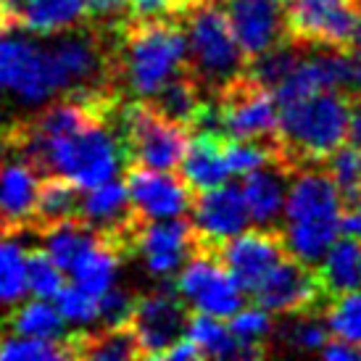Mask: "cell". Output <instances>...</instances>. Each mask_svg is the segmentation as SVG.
<instances>
[{
	"label": "cell",
	"instance_id": "43",
	"mask_svg": "<svg viewBox=\"0 0 361 361\" xmlns=\"http://www.w3.org/2000/svg\"><path fill=\"white\" fill-rule=\"evenodd\" d=\"M0 27H11V30H16V27H13V21H11L8 0H0Z\"/></svg>",
	"mask_w": 361,
	"mask_h": 361
},
{
	"label": "cell",
	"instance_id": "8",
	"mask_svg": "<svg viewBox=\"0 0 361 361\" xmlns=\"http://www.w3.org/2000/svg\"><path fill=\"white\" fill-rule=\"evenodd\" d=\"M216 101H219L227 137L261 142L280 140L277 95H271L269 87L261 85L248 69L227 82L216 92Z\"/></svg>",
	"mask_w": 361,
	"mask_h": 361
},
{
	"label": "cell",
	"instance_id": "37",
	"mask_svg": "<svg viewBox=\"0 0 361 361\" xmlns=\"http://www.w3.org/2000/svg\"><path fill=\"white\" fill-rule=\"evenodd\" d=\"M135 306H137V298L130 290L111 288V290H106L101 295V314H98V319H103L106 327H127Z\"/></svg>",
	"mask_w": 361,
	"mask_h": 361
},
{
	"label": "cell",
	"instance_id": "35",
	"mask_svg": "<svg viewBox=\"0 0 361 361\" xmlns=\"http://www.w3.org/2000/svg\"><path fill=\"white\" fill-rule=\"evenodd\" d=\"M27 274H30V290L37 298H56L63 290V269L45 248L27 253Z\"/></svg>",
	"mask_w": 361,
	"mask_h": 361
},
{
	"label": "cell",
	"instance_id": "11",
	"mask_svg": "<svg viewBox=\"0 0 361 361\" xmlns=\"http://www.w3.org/2000/svg\"><path fill=\"white\" fill-rule=\"evenodd\" d=\"M190 317L188 301L182 295L161 288L151 295L137 298L127 327L137 341L142 359H164L171 345L188 335Z\"/></svg>",
	"mask_w": 361,
	"mask_h": 361
},
{
	"label": "cell",
	"instance_id": "29",
	"mask_svg": "<svg viewBox=\"0 0 361 361\" xmlns=\"http://www.w3.org/2000/svg\"><path fill=\"white\" fill-rule=\"evenodd\" d=\"M232 332L240 341V359H264L269 353L267 338H271V319L264 306L240 309L230 322Z\"/></svg>",
	"mask_w": 361,
	"mask_h": 361
},
{
	"label": "cell",
	"instance_id": "3",
	"mask_svg": "<svg viewBox=\"0 0 361 361\" xmlns=\"http://www.w3.org/2000/svg\"><path fill=\"white\" fill-rule=\"evenodd\" d=\"M182 19H130L119 37L121 90L151 98L188 66V30Z\"/></svg>",
	"mask_w": 361,
	"mask_h": 361
},
{
	"label": "cell",
	"instance_id": "12",
	"mask_svg": "<svg viewBox=\"0 0 361 361\" xmlns=\"http://www.w3.org/2000/svg\"><path fill=\"white\" fill-rule=\"evenodd\" d=\"M216 248L209 240H203L195 221L188 219H145L137 230V253H140L151 274L169 277L174 269H180L185 261H190L198 251Z\"/></svg>",
	"mask_w": 361,
	"mask_h": 361
},
{
	"label": "cell",
	"instance_id": "9",
	"mask_svg": "<svg viewBox=\"0 0 361 361\" xmlns=\"http://www.w3.org/2000/svg\"><path fill=\"white\" fill-rule=\"evenodd\" d=\"M251 298L271 314L322 311L332 303L322 285L319 269H314V264H306L293 253L282 256L271 267L269 274L256 285Z\"/></svg>",
	"mask_w": 361,
	"mask_h": 361
},
{
	"label": "cell",
	"instance_id": "7",
	"mask_svg": "<svg viewBox=\"0 0 361 361\" xmlns=\"http://www.w3.org/2000/svg\"><path fill=\"white\" fill-rule=\"evenodd\" d=\"M285 37L303 48L351 51L361 24V0H282Z\"/></svg>",
	"mask_w": 361,
	"mask_h": 361
},
{
	"label": "cell",
	"instance_id": "15",
	"mask_svg": "<svg viewBox=\"0 0 361 361\" xmlns=\"http://www.w3.org/2000/svg\"><path fill=\"white\" fill-rule=\"evenodd\" d=\"M248 61L285 40L282 0H221Z\"/></svg>",
	"mask_w": 361,
	"mask_h": 361
},
{
	"label": "cell",
	"instance_id": "40",
	"mask_svg": "<svg viewBox=\"0 0 361 361\" xmlns=\"http://www.w3.org/2000/svg\"><path fill=\"white\" fill-rule=\"evenodd\" d=\"M164 359H171V361H188V359H203V353L201 348L195 345V343L185 335L182 341H177L174 345H171L169 351H166V356Z\"/></svg>",
	"mask_w": 361,
	"mask_h": 361
},
{
	"label": "cell",
	"instance_id": "18",
	"mask_svg": "<svg viewBox=\"0 0 361 361\" xmlns=\"http://www.w3.org/2000/svg\"><path fill=\"white\" fill-rule=\"evenodd\" d=\"M90 0H8L11 21L16 30L56 35L85 24Z\"/></svg>",
	"mask_w": 361,
	"mask_h": 361
},
{
	"label": "cell",
	"instance_id": "5",
	"mask_svg": "<svg viewBox=\"0 0 361 361\" xmlns=\"http://www.w3.org/2000/svg\"><path fill=\"white\" fill-rule=\"evenodd\" d=\"M114 127L121 140L127 164H142L151 169L171 171L185 159L190 145V130L156 111L145 98L121 103Z\"/></svg>",
	"mask_w": 361,
	"mask_h": 361
},
{
	"label": "cell",
	"instance_id": "38",
	"mask_svg": "<svg viewBox=\"0 0 361 361\" xmlns=\"http://www.w3.org/2000/svg\"><path fill=\"white\" fill-rule=\"evenodd\" d=\"M195 0H130L135 19H182Z\"/></svg>",
	"mask_w": 361,
	"mask_h": 361
},
{
	"label": "cell",
	"instance_id": "30",
	"mask_svg": "<svg viewBox=\"0 0 361 361\" xmlns=\"http://www.w3.org/2000/svg\"><path fill=\"white\" fill-rule=\"evenodd\" d=\"M30 290L27 253L11 235H0V303H16Z\"/></svg>",
	"mask_w": 361,
	"mask_h": 361
},
{
	"label": "cell",
	"instance_id": "21",
	"mask_svg": "<svg viewBox=\"0 0 361 361\" xmlns=\"http://www.w3.org/2000/svg\"><path fill=\"white\" fill-rule=\"evenodd\" d=\"M82 188L77 182H71L63 174H51L40 182L37 192V206H35V219L32 230H48L53 224L66 219H80L82 206Z\"/></svg>",
	"mask_w": 361,
	"mask_h": 361
},
{
	"label": "cell",
	"instance_id": "19",
	"mask_svg": "<svg viewBox=\"0 0 361 361\" xmlns=\"http://www.w3.org/2000/svg\"><path fill=\"white\" fill-rule=\"evenodd\" d=\"M224 142L227 137H219V135H198L188 145L185 159L180 164V174L198 192L227 182V174H232L227 153H224Z\"/></svg>",
	"mask_w": 361,
	"mask_h": 361
},
{
	"label": "cell",
	"instance_id": "36",
	"mask_svg": "<svg viewBox=\"0 0 361 361\" xmlns=\"http://www.w3.org/2000/svg\"><path fill=\"white\" fill-rule=\"evenodd\" d=\"M56 306H59L61 314L69 322L85 324V322L98 319V314H101V295H92V293H87L85 288H80L74 282L71 288L63 285V290L56 295Z\"/></svg>",
	"mask_w": 361,
	"mask_h": 361
},
{
	"label": "cell",
	"instance_id": "13",
	"mask_svg": "<svg viewBox=\"0 0 361 361\" xmlns=\"http://www.w3.org/2000/svg\"><path fill=\"white\" fill-rule=\"evenodd\" d=\"M124 182L142 219H174L195 206L198 190L185 177L142 164H127Z\"/></svg>",
	"mask_w": 361,
	"mask_h": 361
},
{
	"label": "cell",
	"instance_id": "27",
	"mask_svg": "<svg viewBox=\"0 0 361 361\" xmlns=\"http://www.w3.org/2000/svg\"><path fill=\"white\" fill-rule=\"evenodd\" d=\"M42 240H45V251L51 253V259L59 264L63 271L74 267V261L80 259V253L87 248L95 238V232L85 224L82 219H66L53 224L48 230H42Z\"/></svg>",
	"mask_w": 361,
	"mask_h": 361
},
{
	"label": "cell",
	"instance_id": "34",
	"mask_svg": "<svg viewBox=\"0 0 361 361\" xmlns=\"http://www.w3.org/2000/svg\"><path fill=\"white\" fill-rule=\"evenodd\" d=\"M324 319L335 338L361 345V293L351 290L345 295H338L324 309Z\"/></svg>",
	"mask_w": 361,
	"mask_h": 361
},
{
	"label": "cell",
	"instance_id": "20",
	"mask_svg": "<svg viewBox=\"0 0 361 361\" xmlns=\"http://www.w3.org/2000/svg\"><path fill=\"white\" fill-rule=\"evenodd\" d=\"M121 259H124V253L111 240H106L103 235L95 232L92 243L80 253V259L74 261V267L69 271L80 288H85L92 295H103L106 290L114 288V277H116Z\"/></svg>",
	"mask_w": 361,
	"mask_h": 361
},
{
	"label": "cell",
	"instance_id": "10",
	"mask_svg": "<svg viewBox=\"0 0 361 361\" xmlns=\"http://www.w3.org/2000/svg\"><path fill=\"white\" fill-rule=\"evenodd\" d=\"M177 293L198 311L232 319L245 303V290L216 251L195 253L177 277Z\"/></svg>",
	"mask_w": 361,
	"mask_h": 361
},
{
	"label": "cell",
	"instance_id": "17",
	"mask_svg": "<svg viewBox=\"0 0 361 361\" xmlns=\"http://www.w3.org/2000/svg\"><path fill=\"white\" fill-rule=\"evenodd\" d=\"M37 192L40 180L30 161L24 156L16 161L0 159V221L8 235L32 230Z\"/></svg>",
	"mask_w": 361,
	"mask_h": 361
},
{
	"label": "cell",
	"instance_id": "22",
	"mask_svg": "<svg viewBox=\"0 0 361 361\" xmlns=\"http://www.w3.org/2000/svg\"><path fill=\"white\" fill-rule=\"evenodd\" d=\"M282 177H293L282 166H264L251 174H243V192L248 201L251 219L256 224H271L285 209V182Z\"/></svg>",
	"mask_w": 361,
	"mask_h": 361
},
{
	"label": "cell",
	"instance_id": "28",
	"mask_svg": "<svg viewBox=\"0 0 361 361\" xmlns=\"http://www.w3.org/2000/svg\"><path fill=\"white\" fill-rule=\"evenodd\" d=\"M306 51L309 48H303V45L285 37V40H280L267 53H261V56L248 61V71H251L261 85H267L269 90H277L282 85V80L306 59Z\"/></svg>",
	"mask_w": 361,
	"mask_h": 361
},
{
	"label": "cell",
	"instance_id": "41",
	"mask_svg": "<svg viewBox=\"0 0 361 361\" xmlns=\"http://www.w3.org/2000/svg\"><path fill=\"white\" fill-rule=\"evenodd\" d=\"M341 230L343 235H351V238L361 240V206H345Z\"/></svg>",
	"mask_w": 361,
	"mask_h": 361
},
{
	"label": "cell",
	"instance_id": "14",
	"mask_svg": "<svg viewBox=\"0 0 361 361\" xmlns=\"http://www.w3.org/2000/svg\"><path fill=\"white\" fill-rule=\"evenodd\" d=\"M219 259L227 269L238 277L243 290L251 295L269 269L288 256V245H285V235L282 230H251L240 232L235 238H227L219 243Z\"/></svg>",
	"mask_w": 361,
	"mask_h": 361
},
{
	"label": "cell",
	"instance_id": "6",
	"mask_svg": "<svg viewBox=\"0 0 361 361\" xmlns=\"http://www.w3.org/2000/svg\"><path fill=\"white\" fill-rule=\"evenodd\" d=\"M0 27V92H11L24 103H45L69 95V82L53 48H40Z\"/></svg>",
	"mask_w": 361,
	"mask_h": 361
},
{
	"label": "cell",
	"instance_id": "4",
	"mask_svg": "<svg viewBox=\"0 0 361 361\" xmlns=\"http://www.w3.org/2000/svg\"><path fill=\"white\" fill-rule=\"evenodd\" d=\"M182 21L188 30V69L209 95H216L248 69V56L243 53L221 0H195Z\"/></svg>",
	"mask_w": 361,
	"mask_h": 361
},
{
	"label": "cell",
	"instance_id": "2",
	"mask_svg": "<svg viewBox=\"0 0 361 361\" xmlns=\"http://www.w3.org/2000/svg\"><path fill=\"white\" fill-rule=\"evenodd\" d=\"M343 192L330 171L322 164L298 169L293 174L285 201L288 227L282 235L288 251L306 264L324 259L332 243L338 240V232H343Z\"/></svg>",
	"mask_w": 361,
	"mask_h": 361
},
{
	"label": "cell",
	"instance_id": "45",
	"mask_svg": "<svg viewBox=\"0 0 361 361\" xmlns=\"http://www.w3.org/2000/svg\"><path fill=\"white\" fill-rule=\"evenodd\" d=\"M356 45L361 48V24H359V32H356Z\"/></svg>",
	"mask_w": 361,
	"mask_h": 361
},
{
	"label": "cell",
	"instance_id": "44",
	"mask_svg": "<svg viewBox=\"0 0 361 361\" xmlns=\"http://www.w3.org/2000/svg\"><path fill=\"white\" fill-rule=\"evenodd\" d=\"M353 59H356V90H359L356 95L361 98V48H359V53H356Z\"/></svg>",
	"mask_w": 361,
	"mask_h": 361
},
{
	"label": "cell",
	"instance_id": "1",
	"mask_svg": "<svg viewBox=\"0 0 361 361\" xmlns=\"http://www.w3.org/2000/svg\"><path fill=\"white\" fill-rule=\"evenodd\" d=\"M356 92L322 90L309 98L280 106L282 166L288 171L322 164L348 140V124Z\"/></svg>",
	"mask_w": 361,
	"mask_h": 361
},
{
	"label": "cell",
	"instance_id": "24",
	"mask_svg": "<svg viewBox=\"0 0 361 361\" xmlns=\"http://www.w3.org/2000/svg\"><path fill=\"white\" fill-rule=\"evenodd\" d=\"M69 338L71 359L130 361L142 359L130 327H106L103 332H74Z\"/></svg>",
	"mask_w": 361,
	"mask_h": 361
},
{
	"label": "cell",
	"instance_id": "33",
	"mask_svg": "<svg viewBox=\"0 0 361 361\" xmlns=\"http://www.w3.org/2000/svg\"><path fill=\"white\" fill-rule=\"evenodd\" d=\"M330 324L319 319V311L293 314V322L282 324L280 341L295 351H322L327 345Z\"/></svg>",
	"mask_w": 361,
	"mask_h": 361
},
{
	"label": "cell",
	"instance_id": "26",
	"mask_svg": "<svg viewBox=\"0 0 361 361\" xmlns=\"http://www.w3.org/2000/svg\"><path fill=\"white\" fill-rule=\"evenodd\" d=\"M188 338L201 348L203 359H240V341L219 317L195 311L188 324Z\"/></svg>",
	"mask_w": 361,
	"mask_h": 361
},
{
	"label": "cell",
	"instance_id": "16",
	"mask_svg": "<svg viewBox=\"0 0 361 361\" xmlns=\"http://www.w3.org/2000/svg\"><path fill=\"white\" fill-rule=\"evenodd\" d=\"M192 211H195V227L201 230L203 240H209L211 245H219L227 238L240 235L245 224L253 221L243 185L238 182L230 185L221 182L211 190L198 192Z\"/></svg>",
	"mask_w": 361,
	"mask_h": 361
},
{
	"label": "cell",
	"instance_id": "42",
	"mask_svg": "<svg viewBox=\"0 0 361 361\" xmlns=\"http://www.w3.org/2000/svg\"><path fill=\"white\" fill-rule=\"evenodd\" d=\"M348 142H353V145H361V98H359V95L353 98L351 124H348Z\"/></svg>",
	"mask_w": 361,
	"mask_h": 361
},
{
	"label": "cell",
	"instance_id": "25",
	"mask_svg": "<svg viewBox=\"0 0 361 361\" xmlns=\"http://www.w3.org/2000/svg\"><path fill=\"white\" fill-rule=\"evenodd\" d=\"M319 277L324 290L332 301L338 295L359 290L361 285V240L345 235L343 240H335L319 267Z\"/></svg>",
	"mask_w": 361,
	"mask_h": 361
},
{
	"label": "cell",
	"instance_id": "39",
	"mask_svg": "<svg viewBox=\"0 0 361 361\" xmlns=\"http://www.w3.org/2000/svg\"><path fill=\"white\" fill-rule=\"evenodd\" d=\"M322 356H327L332 361H353L361 359V345H353L348 341H327V345L322 348Z\"/></svg>",
	"mask_w": 361,
	"mask_h": 361
},
{
	"label": "cell",
	"instance_id": "23",
	"mask_svg": "<svg viewBox=\"0 0 361 361\" xmlns=\"http://www.w3.org/2000/svg\"><path fill=\"white\" fill-rule=\"evenodd\" d=\"M206 98H209V92L203 90L201 82L195 80V74L185 66L180 74H174L159 92H153L145 101L156 111H161L164 116H169L171 121H180L190 130L192 119H195V114Z\"/></svg>",
	"mask_w": 361,
	"mask_h": 361
},
{
	"label": "cell",
	"instance_id": "32",
	"mask_svg": "<svg viewBox=\"0 0 361 361\" xmlns=\"http://www.w3.org/2000/svg\"><path fill=\"white\" fill-rule=\"evenodd\" d=\"M63 314L59 306H51L48 301H32L21 306L16 314L8 317V327L16 335L27 338H61L63 335Z\"/></svg>",
	"mask_w": 361,
	"mask_h": 361
},
{
	"label": "cell",
	"instance_id": "31",
	"mask_svg": "<svg viewBox=\"0 0 361 361\" xmlns=\"http://www.w3.org/2000/svg\"><path fill=\"white\" fill-rule=\"evenodd\" d=\"M322 166L330 171L338 182L345 206H361V145L343 142L338 151H332Z\"/></svg>",
	"mask_w": 361,
	"mask_h": 361
}]
</instances>
